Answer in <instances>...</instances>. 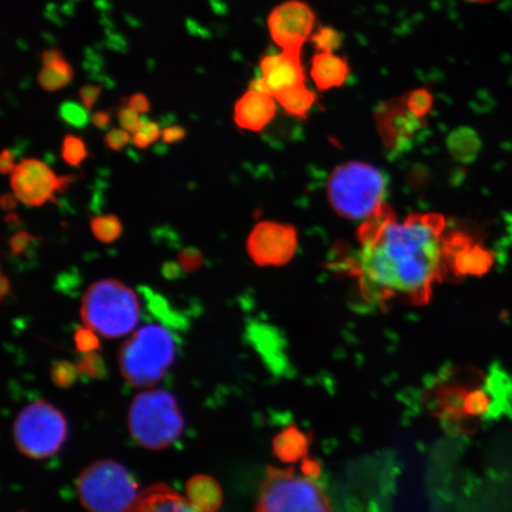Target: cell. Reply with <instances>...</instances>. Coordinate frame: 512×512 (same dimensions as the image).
Returning a JSON list of instances; mask_svg holds the SVG:
<instances>
[{"label":"cell","instance_id":"5","mask_svg":"<svg viewBox=\"0 0 512 512\" xmlns=\"http://www.w3.org/2000/svg\"><path fill=\"white\" fill-rule=\"evenodd\" d=\"M81 317L87 328L102 337H123L139 322V300L136 293L120 281L101 280L89 287L83 297Z\"/></svg>","mask_w":512,"mask_h":512},{"label":"cell","instance_id":"2","mask_svg":"<svg viewBox=\"0 0 512 512\" xmlns=\"http://www.w3.org/2000/svg\"><path fill=\"white\" fill-rule=\"evenodd\" d=\"M480 370H448L426 390L427 407L447 431L472 434L494 416V387Z\"/></svg>","mask_w":512,"mask_h":512},{"label":"cell","instance_id":"24","mask_svg":"<svg viewBox=\"0 0 512 512\" xmlns=\"http://www.w3.org/2000/svg\"><path fill=\"white\" fill-rule=\"evenodd\" d=\"M91 227L95 238L105 243L114 242L123 234V224L114 215L95 217Z\"/></svg>","mask_w":512,"mask_h":512},{"label":"cell","instance_id":"14","mask_svg":"<svg viewBox=\"0 0 512 512\" xmlns=\"http://www.w3.org/2000/svg\"><path fill=\"white\" fill-rule=\"evenodd\" d=\"M377 128L384 145L392 151H405L412 145L416 134L425 126V119L416 117L403 98L383 102L375 112Z\"/></svg>","mask_w":512,"mask_h":512},{"label":"cell","instance_id":"31","mask_svg":"<svg viewBox=\"0 0 512 512\" xmlns=\"http://www.w3.org/2000/svg\"><path fill=\"white\" fill-rule=\"evenodd\" d=\"M118 118L120 126L128 133H137L140 125H142V119L139 118V113L134 112L128 106L121 108L118 112Z\"/></svg>","mask_w":512,"mask_h":512},{"label":"cell","instance_id":"11","mask_svg":"<svg viewBox=\"0 0 512 512\" xmlns=\"http://www.w3.org/2000/svg\"><path fill=\"white\" fill-rule=\"evenodd\" d=\"M74 177H57L48 165L37 159L23 160L11 176V187L19 201L41 207L55 200V192L66 190Z\"/></svg>","mask_w":512,"mask_h":512},{"label":"cell","instance_id":"10","mask_svg":"<svg viewBox=\"0 0 512 512\" xmlns=\"http://www.w3.org/2000/svg\"><path fill=\"white\" fill-rule=\"evenodd\" d=\"M316 16L309 5L300 0H288L275 6L267 18V28L277 46L287 51H298L311 38Z\"/></svg>","mask_w":512,"mask_h":512},{"label":"cell","instance_id":"28","mask_svg":"<svg viewBox=\"0 0 512 512\" xmlns=\"http://www.w3.org/2000/svg\"><path fill=\"white\" fill-rule=\"evenodd\" d=\"M85 106L75 104V102H64L60 107V117L64 123L76 128L87 126L89 115Z\"/></svg>","mask_w":512,"mask_h":512},{"label":"cell","instance_id":"26","mask_svg":"<svg viewBox=\"0 0 512 512\" xmlns=\"http://www.w3.org/2000/svg\"><path fill=\"white\" fill-rule=\"evenodd\" d=\"M342 42L341 32L331 27H320L311 36V43L317 53H335L342 46Z\"/></svg>","mask_w":512,"mask_h":512},{"label":"cell","instance_id":"34","mask_svg":"<svg viewBox=\"0 0 512 512\" xmlns=\"http://www.w3.org/2000/svg\"><path fill=\"white\" fill-rule=\"evenodd\" d=\"M101 91L102 88L100 86H83L80 89V99L82 101V105L85 106L87 110H92V107L95 105V102L98 101V99L100 98Z\"/></svg>","mask_w":512,"mask_h":512},{"label":"cell","instance_id":"33","mask_svg":"<svg viewBox=\"0 0 512 512\" xmlns=\"http://www.w3.org/2000/svg\"><path fill=\"white\" fill-rule=\"evenodd\" d=\"M130 142V136L125 130H112L105 137V143L113 151H121Z\"/></svg>","mask_w":512,"mask_h":512},{"label":"cell","instance_id":"30","mask_svg":"<svg viewBox=\"0 0 512 512\" xmlns=\"http://www.w3.org/2000/svg\"><path fill=\"white\" fill-rule=\"evenodd\" d=\"M203 261L202 253L194 247L183 249L178 258V264L181 265L185 272H195L200 270L203 265Z\"/></svg>","mask_w":512,"mask_h":512},{"label":"cell","instance_id":"37","mask_svg":"<svg viewBox=\"0 0 512 512\" xmlns=\"http://www.w3.org/2000/svg\"><path fill=\"white\" fill-rule=\"evenodd\" d=\"M127 106L130 107L131 110H133L134 112H137L139 114L149 112V110H150L149 99H147L144 94L132 95L130 100H128Z\"/></svg>","mask_w":512,"mask_h":512},{"label":"cell","instance_id":"18","mask_svg":"<svg viewBox=\"0 0 512 512\" xmlns=\"http://www.w3.org/2000/svg\"><path fill=\"white\" fill-rule=\"evenodd\" d=\"M132 512H197L188 498L178 495L168 485L158 484L140 494Z\"/></svg>","mask_w":512,"mask_h":512},{"label":"cell","instance_id":"36","mask_svg":"<svg viewBox=\"0 0 512 512\" xmlns=\"http://www.w3.org/2000/svg\"><path fill=\"white\" fill-rule=\"evenodd\" d=\"M187 136V131L181 126H170L166 127L163 131L164 143L174 144L181 142Z\"/></svg>","mask_w":512,"mask_h":512},{"label":"cell","instance_id":"8","mask_svg":"<svg viewBox=\"0 0 512 512\" xmlns=\"http://www.w3.org/2000/svg\"><path fill=\"white\" fill-rule=\"evenodd\" d=\"M128 426L140 446L162 450L181 437L184 421L174 396L165 390H147L132 402Z\"/></svg>","mask_w":512,"mask_h":512},{"label":"cell","instance_id":"21","mask_svg":"<svg viewBox=\"0 0 512 512\" xmlns=\"http://www.w3.org/2000/svg\"><path fill=\"white\" fill-rule=\"evenodd\" d=\"M287 114L304 119L316 102V94L305 85L288 89L275 98Z\"/></svg>","mask_w":512,"mask_h":512},{"label":"cell","instance_id":"22","mask_svg":"<svg viewBox=\"0 0 512 512\" xmlns=\"http://www.w3.org/2000/svg\"><path fill=\"white\" fill-rule=\"evenodd\" d=\"M73 76V68L62 57L61 60L50 64V66H43L40 74H38V83L44 91L55 92L69 85Z\"/></svg>","mask_w":512,"mask_h":512},{"label":"cell","instance_id":"41","mask_svg":"<svg viewBox=\"0 0 512 512\" xmlns=\"http://www.w3.org/2000/svg\"><path fill=\"white\" fill-rule=\"evenodd\" d=\"M62 57L63 56L59 50L51 49V50L44 51V53L42 55L43 66H50V64H53V63L61 60Z\"/></svg>","mask_w":512,"mask_h":512},{"label":"cell","instance_id":"44","mask_svg":"<svg viewBox=\"0 0 512 512\" xmlns=\"http://www.w3.org/2000/svg\"><path fill=\"white\" fill-rule=\"evenodd\" d=\"M10 291V284L8 278L5 275H2V297H5L6 294Z\"/></svg>","mask_w":512,"mask_h":512},{"label":"cell","instance_id":"35","mask_svg":"<svg viewBox=\"0 0 512 512\" xmlns=\"http://www.w3.org/2000/svg\"><path fill=\"white\" fill-rule=\"evenodd\" d=\"M32 241V236L27 232H18L14 236H12L10 240V248L11 253L14 255L22 254L30 246Z\"/></svg>","mask_w":512,"mask_h":512},{"label":"cell","instance_id":"27","mask_svg":"<svg viewBox=\"0 0 512 512\" xmlns=\"http://www.w3.org/2000/svg\"><path fill=\"white\" fill-rule=\"evenodd\" d=\"M88 156L85 143L79 137L66 136L62 144V158L70 166H80Z\"/></svg>","mask_w":512,"mask_h":512},{"label":"cell","instance_id":"17","mask_svg":"<svg viewBox=\"0 0 512 512\" xmlns=\"http://www.w3.org/2000/svg\"><path fill=\"white\" fill-rule=\"evenodd\" d=\"M350 67L347 60L334 53H316L311 62V78L319 91L341 87L348 80Z\"/></svg>","mask_w":512,"mask_h":512},{"label":"cell","instance_id":"4","mask_svg":"<svg viewBox=\"0 0 512 512\" xmlns=\"http://www.w3.org/2000/svg\"><path fill=\"white\" fill-rule=\"evenodd\" d=\"M302 467L268 466L262 479L256 512H331L328 495L318 482Z\"/></svg>","mask_w":512,"mask_h":512},{"label":"cell","instance_id":"1","mask_svg":"<svg viewBox=\"0 0 512 512\" xmlns=\"http://www.w3.org/2000/svg\"><path fill=\"white\" fill-rule=\"evenodd\" d=\"M360 252L351 266L362 297L369 303L401 300L430 303L433 285L448 270L446 220L439 214H412L399 221L384 203L358 229Z\"/></svg>","mask_w":512,"mask_h":512},{"label":"cell","instance_id":"19","mask_svg":"<svg viewBox=\"0 0 512 512\" xmlns=\"http://www.w3.org/2000/svg\"><path fill=\"white\" fill-rule=\"evenodd\" d=\"M312 439L302 428L286 427L273 440V453L281 463L294 464L309 457Z\"/></svg>","mask_w":512,"mask_h":512},{"label":"cell","instance_id":"15","mask_svg":"<svg viewBox=\"0 0 512 512\" xmlns=\"http://www.w3.org/2000/svg\"><path fill=\"white\" fill-rule=\"evenodd\" d=\"M492 254L462 233L448 235V267L459 277L482 275L490 270Z\"/></svg>","mask_w":512,"mask_h":512},{"label":"cell","instance_id":"40","mask_svg":"<svg viewBox=\"0 0 512 512\" xmlns=\"http://www.w3.org/2000/svg\"><path fill=\"white\" fill-rule=\"evenodd\" d=\"M92 121L100 130H106L111 124V115L107 112H96L92 117Z\"/></svg>","mask_w":512,"mask_h":512},{"label":"cell","instance_id":"3","mask_svg":"<svg viewBox=\"0 0 512 512\" xmlns=\"http://www.w3.org/2000/svg\"><path fill=\"white\" fill-rule=\"evenodd\" d=\"M387 177L375 166L362 162L339 165L328 181L332 208L349 220H364L384 206Z\"/></svg>","mask_w":512,"mask_h":512},{"label":"cell","instance_id":"9","mask_svg":"<svg viewBox=\"0 0 512 512\" xmlns=\"http://www.w3.org/2000/svg\"><path fill=\"white\" fill-rule=\"evenodd\" d=\"M67 433L63 414L46 401H37L24 408L14 425L19 451L35 459L51 457L59 452Z\"/></svg>","mask_w":512,"mask_h":512},{"label":"cell","instance_id":"42","mask_svg":"<svg viewBox=\"0 0 512 512\" xmlns=\"http://www.w3.org/2000/svg\"><path fill=\"white\" fill-rule=\"evenodd\" d=\"M17 200V197L8 194L2 197V201H0V203H2V208L4 210L10 211L17 207Z\"/></svg>","mask_w":512,"mask_h":512},{"label":"cell","instance_id":"38","mask_svg":"<svg viewBox=\"0 0 512 512\" xmlns=\"http://www.w3.org/2000/svg\"><path fill=\"white\" fill-rule=\"evenodd\" d=\"M15 157L12 155V152L9 150H5L2 153V158H0V171L2 174L8 175L12 174V172L16 169Z\"/></svg>","mask_w":512,"mask_h":512},{"label":"cell","instance_id":"43","mask_svg":"<svg viewBox=\"0 0 512 512\" xmlns=\"http://www.w3.org/2000/svg\"><path fill=\"white\" fill-rule=\"evenodd\" d=\"M6 223L9 224L10 227H18L19 226V216L17 214H9L5 217Z\"/></svg>","mask_w":512,"mask_h":512},{"label":"cell","instance_id":"13","mask_svg":"<svg viewBox=\"0 0 512 512\" xmlns=\"http://www.w3.org/2000/svg\"><path fill=\"white\" fill-rule=\"evenodd\" d=\"M261 78L254 79L249 89L277 98L288 89L305 85L302 53L283 50L280 54L266 55L260 61Z\"/></svg>","mask_w":512,"mask_h":512},{"label":"cell","instance_id":"23","mask_svg":"<svg viewBox=\"0 0 512 512\" xmlns=\"http://www.w3.org/2000/svg\"><path fill=\"white\" fill-rule=\"evenodd\" d=\"M478 140L476 134L467 128H459L450 134L447 139V147L451 155L462 162H466L475 156Z\"/></svg>","mask_w":512,"mask_h":512},{"label":"cell","instance_id":"16","mask_svg":"<svg viewBox=\"0 0 512 512\" xmlns=\"http://www.w3.org/2000/svg\"><path fill=\"white\" fill-rule=\"evenodd\" d=\"M272 95L249 91L236 102L234 119L242 130L259 132L271 123L277 113V102Z\"/></svg>","mask_w":512,"mask_h":512},{"label":"cell","instance_id":"39","mask_svg":"<svg viewBox=\"0 0 512 512\" xmlns=\"http://www.w3.org/2000/svg\"><path fill=\"white\" fill-rule=\"evenodd\" d=\"M183 268L176 262H166L162 268V273L166 279L175 280L181 278Z\"/></svg>","mask_w":512,"mask_h":512},{"label":"cell","instance_id":"32","mask_svg":"<svg viewBox=\"0 0 512 512\" xmlns=\"http://www.w3.org/2000/svg\"><path fill=\"white\" fill-rule=\"evenodd\" d=\"M76 345L81 351H94L99 347L98 337L92 329H81L76 332Z\"/></svg>","mask_w":512,"mask_h":512},{"label":"cell","instance_id":"6","mask_svg":"<svg viewBox=\"0 0 512 512\" xmlns=\"http://www.w3.org/2000/svg\"><path fill=\"white\" fill-rule=\"evenodd\" d=\"M176 347L170 332L159 325L139 329L119 352V366L134 387H150L162 380L174 363Z\"/></svg>","mask_w":512,"mask_h":512},{"label":"cell","instance_id":"29","mask_svg":"<svg viewBox=\"0 0 512 512\" xmlns=\"http://www.w3.org/2000/svg\"><path fill=\"white\" fill-rule=\"evenodd\" d=\"M160 128L157 124L151 121L142 120L137 133H134L133 143L139 149H146L147 146L157 142L160 137Z\"/></svg>","mask_w":512,"mask_h":512},{"label":"cell","instance_id":"20","mask_svg":"<svg viewBox=\"0 0 512 512\" xmlns=\"http://www.w3.org/2000/svg\"><path fill=\"white\" fill-rule=\"evenodd\" d=\"M188 501L197 512H217L223 502L219 483L209 476L192 477L187 484Z\"/></svg>","mask_w":512,"mask_h":512},{"label":"cell","instance_id":"12","mask_svg":"<svg viewBox=\"0 0 512 512\" xmlns=\"http://www.w3.org/2000/svg\"><path fill=\"white\" fill-rule=\"evenodd\" d=\"M298 247L296 228L278 222L256 224L247 241V251L258 266H284Z\"/></svg>","mask_w":512,"mask_h":512},{"label":"cell","instance_id":"7","mask_svg":"<svg viewBox=\"0 0 512 512\" xmlns=\"http://www.w3.org/2000/svg\"><path fill=\"white\" fill-rule=\"evenodd\" d=\"M76 489L89 512H132L140 496L131 472L113 460H100L86 467Z\"/></svg>","mask_w":512,"mask_h":512},{"label":"cell","instance_id":"25","mask_svg":"<svg viewBox=\"0 0 512 512\" xmlns=\"http://www.w3.org/2000/svg\"><path fill=\"white\" fill-rule=\"evenodd\" d=\"M408 110L416 117L425 119L434 104L433 94L426 88L414 89V91L402 96Z\"/></svg>","mask_w":512,"mask_h":512}]
</instances>
